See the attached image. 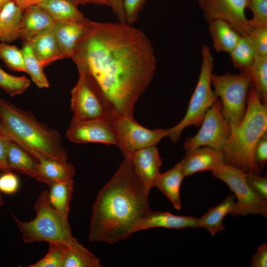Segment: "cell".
Listing matches in <instances>:
<instances>
[{"mask_svg":"<svg viewBox=\"0 0 267 267\" xmlns=\"http://www.w3.org/2000/svg\"><path fill=\"white\" fill-rule=\"evenodd\" d=\"M71 59L78 71L98 87L112 121L134 117V105L152 82L156 67L153 46L145 34L119 21L89 20Z\"/></svg>","mask_w":267,"mask_h":267,"instance_id":"obj_1","label":"cell"},{"mask_svg":"<svg viewBox=\"0 0 267 267\" xmlns=\"http://www.w3.org/2000/svg\"><path fill=\"white\" fill-rule=\"evenodd\" d=\"M150 191L135 173L131 158L125 157L93 205L89 240L114 243L135 232L150 211Z\"/></svg>","mask_w":267,"mask_h":267,"instance_id":"obj_2","label":"cell"},{"mask_svg":"<svg viewBox=\"0 0 267 267\" xmlns=\"http://www.w3.org/2000/svg\"><path fill=\"white\" fill-rule=\"evenodd\" d=\"M1 133L36 160L41 156L67 162L68 153L59 132L39 121L30 112L0 98Z\"/></svg>","mask_w":267,"mask_h":267,"instance_id":"obj_3","label":"cell"},{"mask_svg":"<svg viewBox=\"0 0 267 267\" xmlns=\"http://www.w3.org/2000/svg\"><path fill=\"white\" fill-rule=\"evenodd\" d=\"M267 131V105L253 89L242 120L238 126L230 127L229 136L223 150L224 163L245 173L259 174L261 170L255 162L254 151Z\"/></svg>","mask_w":267,"mask_h":267,"instance_id":"obj_4","label":"cell"},{"mask_svg":"<svg viewBox=\"0 0 267 267\" xmlns=\"http://www.w3.org/2000/svg\"><path fill=\"white\" fill-rule=\"evenodd\" d=\"M34 209L35 218L29 222L22 221L11 214L24 242L45 241L71 245L77 241L72 235L68 218L60 215L49 203L48 191L41 193Z\"/></svg>","mask_w":267,"mask_h":267,"instance_id":"obj_5","label":"cell"},{"mask_svg":"<svg viewBox=\"0 0 267 267\" xmlns=\"http://www.w3.org/2000/svg\"><path fill=\"white\" fill-rule=\"evenodd\" d=\"M201 57L199 76L186 114L178 124L169 129V136L174 142L178 140L185 128L200 126L206 111L218 100L211 83L214 58L209 47L205 44L202 46Z\"/></svg>","mask_w":267,"mask_h":267,"instance_id":"obj_6","label":"cell"},{"mask_svg":"<svg viewBox=\"0 0 267 267\" xmlns=\"http://www.w3.org/2000/svg\"><path fill=\"white\" fill-rule=\"evenodd\" d=\"M211 83L215 93L221 98L223 116L230 127L238 126L246 111L247 92L252 85L249 73L213 74Z\"/></svg>","mask_w":267,"mask_h":267,"instance_id":"obj_7","label":"cell"},{"mask_svg":"<svg viewBox=\"0 0 267 267\" xmlns=\"http://www.w3.org/2000/svg\"><path fill=\"white\" fill-rule=\"evenodd\" d=\"M78 73V79L71 91L72 120L100 119L111 122L112 115L98 87L86 74Z\"/></svg>","mask_w":267,"mask_h":267,"instance_id":"obj_8","label":"cell"},{"mask_svg":"<svg viewBox=\"0 0 267 267\" xmlns=\"http://www.w3.org/2000/svg\"><path fill=\"white\" fill-rule=\"evenodd\" d=\"M212 174L228 185L237 199L230 215L244 216L252 214L267 217V202L251 188L247 182L245 172L223 163Z\"/></svg>","mask_w":267,"mask_h":267,"instance_id":"obj_9","label":"cell"},{"mask_svg":"<svg viewBox=\"0 0 267 267\" xmlns=\"http://www.w3.org/2000/svg\"><path fill=\"white\" fill-rule=\"evenodd\" d=\"M112 123L118 138V146L124 158H131L141 149L156 146L169 135V129H147L139 124L134 117H119Z\"/></svg>","mask_w":267,"mask_h":267,"instance_id":"obj_10","label":"cell"},{"mask_svg":"<svg viewBox=\"0 0 267 267\" xmlns=\"http://www.w3.org/2000/svg\"><path fill=\"white\" fill-rule=\"evenodd\" d=\"M198 133L184 144L186 150L208 146L222 151L230 134V126L222 115L217 100L206 111Z\"/></svg>","mask_w":267,"mask_h":267,"instance_id":"obj_11","label":"cell"},{"mask_svg":"<svg viewBox=\"0 0 267 267\" xmlns=\"http://www.w3.org/2000/svg\"><path fill=\"white\" fill-rule=\"evenodd\" d=\"M198 4L208 23L225 21L242 36H248L253 30L245 14L248 0H198Z\"/></svg>","mask_w":267,"mask_h":267,"instance_id":"obj_12","label":"cell"},{"mask_svg":"<svg viewBox=\"0 0 267 267\" xmlns=\"http://www.w3.org/2000/svg\"><path fill=\"white\" fill-rule=\"evenodd\" d=\"M72 142L100 143L118 146V140L112 122L104 120H71L66 133Z\"/></svg>","mask_w":267,"mask_h":267,"instance_id":"obj_13","label":"cell"},{"mask_svg":"<svg viewBox=\"0 0 267 267\" xmlns=\"http://www.w3.org/2000/svg\"><path fill=\"white\" fill-rule=\"evenodd\" d=\"M185 177L198 172L217 170L223 163L222 151L208 146L186 150V154L180 162Z\"/></svg>","mask_w":267,"mask_h":267,"instance_id":"obj_14","label":"cell"},{"mask_svg":"<svg viewBox=\"0 0 267 267\" xmlns=\"http://www.w3.org/2000/svg\"><path fill=\"white\" fill-rule=\"evenodd\" d=\"M134 171L142 182L149 188L154 187L162 165L156 146L141 149L131 157Z\"/></svg>","mask_w":267,"mask_h":267,"instance_id":"obj_15","label":"cell"},{"mask_svg":"<svg viewBox=\"0 0 267 267\" xmlns=\"http://www.w3.org/2000/svg\"><path fill=\"white\" fill-rule=\"evenodd\" d=\"M89 19L55 21L52 30L63 58H71Z\"/></svg>","mask_w":267,"mask_h":267,"instance_id":"obj_16","label":"cell"},{"mask_svg":"<svg viewBox=\"0 0 267 267\" xmlns=\"http://www.w3.org/2000/svg\"><path fill=\"white\" fill-rule=\"evenodd\" d=\"M155 227L171 229L199 228V218L191 216H181L167 212L149 211L137 223L136 232Z\"/></svg>","mask_w":267,"mask_h":267,"instance_id":"obj_17","label":"cell"},{"mask_svg":"<svg viewBox=\"0 0 267 267\" xmlns=\"http://www.w3.org/2000/svg\"><path fill=\"white\" fill-rule=\"evenodd\" d=\"M37 181L48 186L55 182H67L73 180L75 168L67 162H63L43 156L38 157Z\"/></svg>","mask_w":267,"mask_h":267,"instance_id":"obj_18","label":"cell"},{"mask_svg":"<svg viewBox=\"0 0 267 267\" xmlns=\"http://www.w3.org/2000/svg\"><path fill=\"white\" fill-rule=\"evenodd\" d=\"M21 21L20 39L24 43L43 32L52 28L54 20L38 4L25 10Z\"/></svg>","mask_w":267,"mask_h":267,"instance_id":"obj_19","label":"cell"},{"mask_svg":"<svg viewBox=\"0 0 267 267\" xmlns=\"http://www.w3.org/2000/svg\"><path fill=\"white\" fill-rule=\"evenodd\" d=\"M27 43L44 68L56 60L64 59L52 28L40 33Z\"/></svg>","mask_w":267,"mask_h":267,"instance_id":"obj_20","label":"cell"},{"mask_svg":"<svg viewBox=\"0 0 267 267\" xmlns=\"http://www.w3.org/2000/svg\"><path fill=\"white\" fill-rule=\"evenodd\" d=\"M23 12L14 1L4 5L0 12V41L11 43L20 39Z\"/></svg>","mask_w":267,"mask_h":267,"instance_id":"obj_21","label":"cell"},{"mask_svg":"<svg viewBox=\"0 0 267 267\" xmlns=\"http://www.w3.org/2000/svg\"><path fill=\"white\" fill-rule=\"evenodd\" d=\"M185 177L182 171L180 162L173 168L158 177L155 186H156L172 203L178 210L181 208L180 189Z\"/></svg>","mask_w":267,"mask_h":267,"instance_id":"obj_22","label":"cell"},{"mask_svg":"<svg viewBox=\"0 0 267 267\" xmlns=\"http://www.w3.org/2000/svg\"><path fill=\"white\" fill-rule=\"evenodd\" d=\"M209 24V32L215 50L229 54L238 43L241 35L225 21L215 20Z\"/></svg>","mask_w":267,"mask_h":267,"instance_id":"obj_23","label":"cell"},{"mask_svg":"<svg viewBox=\"0 0 267 267\" xmlns=\"http://www.w3.org/2000/svg\"><path fill=\"white\" fill-rule=\"evenodd\" d=\"M235 200L234 195L230 194L221 203L210 208L206 213L199 218V227L205 228L212 236L224 230L223 219L232 212Z\"/></svg>","mask_w":267,"mask_h":267,"instance_id":"obj_24","label":"cell"},{"mask_svg":"<svg viewBox=\"0 0 267 267\" xmlns=\"http://www.w3.org/2000/svg\"><path fill=\"white\" fill-rule=\"evenodd\" d=\"M10 170L36 178L38 175L37 161L24 149L12 140L10 141L7 155Z\"/></svg>","mask_w":267,"mask_h":267,"instance_id":"obj_25","label":"cell"},{"mask_svg":"<svg viewBox=\"0 0 267 267\" xmlns=\"http://www.w3.org/2000/svg\"><path fill=\"white\" fill-rule=\"evenodd\" d=\"M54 20L82 21L87 19L71 0H44L38 4Z\"/></svg>","mask_w":267,"mask_h":267,"instance_id":"obj_26","label":"cell"},{"mask_svg":"<svg viewBox=\"0 0 267 267\" xmlns=\"http://www.w3.org/2000/svg\"><path fill=\"white\" fill-rule=\"evenodd\" d=\"M48 200L52 207L62 216L68 218L74 189V181L55 182L50 186Z\"/></svg>","mask_w":267,"mask_h":267,"instance_id":"obj_27","label":"cell"},{"mask_svg":"<svg viewBox=\"0 0 267 267\" xmlns=\"http://www.w3.org/2000/svg\"><path fill=\"white\" fill-rule=\"evenodd\" d=\"M229 54L234 67L238 68L241 72L249 73L256 54L248 36H241L238 43Z\"/></svg>","mask_w":267,"mask_h":267,"instance_id":"obj_28","label":"cell"},{"mask_svg":"<svg viewBox=\"0 0 267 267\" xmlns=\"http://www.w3.org/2000/svg\"><path fill=\"white\" fill-rule=\"evenodd\" d=\"M98 259L77 241L68 245L63 267H100Z\"/></svg>","mask_w":267,"mask_h":267,"instance_id":"obj_29","label":"cell"},{"mask_svg":"<svg viewBox=\"0 0 267 267\" xmlns=\"http://www.w3.org/2000/svg\"><path fill=\"white\" fill-rule=\"evenodd\" d=\"M26 73L30 76L32 81L40 89L47 88L49 82L44 72V68L35 56L30 45L28 43H24L21 49Z\"/></svg>","mask_w":267,"mask_h":267,"instance_id":"obj_30","label":"cell"},{"mask_svg":"<svg viewBox=\"0 0 267 267\" xmlns=\"http://www.w3.org/2000/svg\"><path fill=\"white\" fill-rule=\"evenodd\" d=\"M252 84L262 101L267 104V56H257L249 70Z\"/></svg>","mask_w":267,"mask_h":267,"instance_id":"obj_31","label":"cell"},{"mask_svg":"<svg viewBox=\"0 0 267 267\" xmlns=\"http://www.w3.org/2000/svg\"><path fill=\"white\" fill-rule=\"evenodd\" d=\"M47 253L42 259L27 267H63L68 245L59 242H49Z\"/></svg>","mask_w":267,"mask_h":267,"instance_id":"obj_32","label":"cell"},{"mask_svg":"<svg viewBox=\"0 0 267 267\" xmlns=\"http://www.w3.org/2000/svg\"><path fill=\"white\" fill-rule=\"evenodd\" d=\"M0 58L10 70L26 73L22 49L16 46L0 43Z\"/></svg>","mask_w":267,"mask_h":267,"instance_id":"obj_33","label":"cell"},{"mask_svg":"<svg viewBox=\"0 0 267 267\" xmlns=\"http://www.w3.org/2000/svg\"><path fill=\"white\" fill-rule=\"evenodd\" d=\"M30 85V81L25 76L9 74L0 67V88L10 96L23 93Z\"/></svg>","mask_w":267,"mask_h":267,"instance_id":"obj_34","label":"cell"},{"mask_svg":"<svg viewBox=\"0 0 267 267\" xmlns=\"http://www.w3.org/2000/svg\"><path fill=\"white\" fill-rule=\"evenodd\" d=\"M253 16L249 19L252 29L267 27V0H248Z\"/></svg>","mask_w":267,"mask_h":267,"instance_id":"obj_35","label":"cell"},{"mask_svg":"<svg viewBox=\"0 0 267 267\" xmlns=\"http://www.w3.org/2000/svg\"><path fill=\"white\" fill-rule=\"evenodd\" d=\"M257 56H267V27L253 29L249 35Z\"/></svg>","mask_w":267,"mask_h":267,"instance_id":"obj_36","label":"cell"},{"mask_svg":"<svg viewBox=\"0 0 267 267\" xmlns=\"http://www.w3.org/2000/svg\"><path fill=\"white\" fill-rule=\"evenodd\" d=\"M245 178L247 182L254 192L261 198L267 201V177H262L257 173H246Z\"/></svg>","mask_w":267,"mask_h":267,"instance_id":"obj_37","label":"cell"},{"mask_svg":"<svg viewBox=\"0 0 267 267\" xmlns=\"http://www.w3.org/2000/svg\"><path fill=\"white\" fill-rule=\"evenodd\" d=\"M146 0H124L126 23L133 25L139 19Z\"/></svg>","mask_w":267,"mask_h":267,"instance_id":"obj_38","label":"cell"},{"mask_svg":"<svg viewBox=\"0 0 267 267\" xmlns=\"http://www.w3.org/2000/svg\"><path fill=\"white\" fill-rule=\"evenodd\" d=\"M19 187L18 177L10 171L3 172L0 175V192L12 194L17 191Z\"/></svg>","mask_w":267,"mask_h":267,"instance_id":"obj_39","label":"cell"},{"mask_svg":"<svg viewBox=\"0 0 267 267\" xmlns=\"http://www.w3.org/2000/svg\"><path fill=\"white\" fill-rule=\"evenodd\" d=\"M254 158L258 168L261 170L267 162V134H265L258 141L254 151Z\"/></svg>","mask_w":267,"mask_h":267,"instance_id":"obj_40","label":"cell"},{"mask_svg":"<svg viewBox=\"0 0 267 267\" xmlns=\"http://www.w3.org/2000/svg\"><path fill=\"white\" fill-rule=\"evenodd\" d=\"M10 139L5 135L0 134V171H11L7 162V155Z\"/></svg>","mask_w":267,"mask_h":267,"instance_id":"obj_41","label":"cell"},{"mask_svg":"<svg viewBox=\"0 0 267 267\" xmlns=\"http://www.w3.org/2000/svg\"><path fill=\"white\" fill-rule=\"evenodd\" d=\"M267 244L260 245L253 255L251 267H267Z\"/></svg>","mask_w":267,"mask_h":267,"instance_id":"obj_42","label":"cell"},{"mask_svg":"<svg viewBox=\"0 0 267 267\" xmlns=\"http://www.w3.org/2000/svg\"><path fill=\"white\" fill-rule=\"evenodd\" d=\"M109 6L118 19V21L126 22L124 8V0H108Z\"/></svg>","mask_w":267,"mask_h":267,"instance_id":"obj_43","label":"cell"},{"mask_svg":"<svg viewBox=\"0 0 267 267\" xmlns=\"http://www.w3.org/2000/svg\"><path fill=\"white\" fill-rule=\"evenodd\" d=\"M44 0H14L16 4L22 12L30 6L39 4Z\"/></svg>","mask_w":267,"mask_h":267,"instance_id":"obj_44","label":"cell"},{"mask_svg":"<svg viewBox=\"0 0 267 267\" xmlns=\"http://www.w3.org/2000/svg\"><path fill=\"white\" fill-rule=\"evenodd\" d=\"M77 6L87 4L109 6L108 0H71Z\"/></svg>","mask_w":267,"mask_h":267,"instance_id":"obj_45","label":"cell"},{"mask_svg":"<svg viewBox=\"0 0 267 267\" xmlns=\"http://www.w3.org/2000/svg\"><path fill=\"white\" fill-rule=\"evenodd\" d=\"M14 1V0H0V7L2 8L7 3Z\"/></svg>","mask_w":267,"mask_h":267,"instance_id":"obj_46","label":"cell"},{"mask_svg":"<svg viewBox=\"0 0 267 267\" xmlns=\"http://www.w3.org/2000/svg\"><path fill=\"white\" fill-rule=\"evenodd\" d=\"M4 204V200L0 194V207L2 206Z\"/></svg>","mask_w":267,"mask_h":267,"instance_id":"obj_47","label":"cell"},{"mask_svg":"<svg viewBox=\"0 0 267 267\" xmlns=\"http://www.w3.org/2000/svg\"><path fill=\"white\" fill-rule=\"evenodd\" d=\"M0 134H2L1 133V124H0Z\"/></svg>","mask_w":267,"mask_h":267,"instance_id":"obj_48","label":"cell"},{"mask_svg":"<svg viewBox=\"0 0 267 267\" xmlns=\"http://www.w3.org/2000/svg\"><path fill=\"white\" fill-rule=\"evenodd\" d=\"M1 9H2V8L0 7V12L1 10Z\"/></svg>","mask_w":267,"mask_h":267,"instance_id":"obj_49","label":"cell"}]
</instances>
